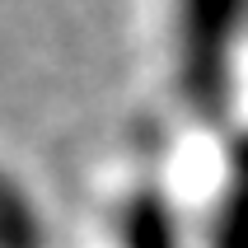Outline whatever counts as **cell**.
Returning <instances> with one entry per match:
<instances>
[{"instance_id":"7a4b0ae2","label":"cell","mask_w":248,"mask_h":248,"mask_svg":"<svg viewBox=\"0 0 248 248\" xmlns=\"http://www.w3.org/2000/svg\"><path fill=\"white\" fill-rule=\"evenodd\" d=\"M117 244L122 248H183L178 211L159 187H136L117 211Z\"/></svg>"},{"instance_id":"3957f363","label":"cell","mask_w":248,"mask_h":248,"mask_svg":"<svg viewBox=\"0 0 248 248\" xmlns=\"http://www.w3.org/2000/svg\"><path fill=\"white\" fill-rule=\"evenodd\" d=\"M0 248H42V220L24 187L0 173Z\"/></svg>"},{"instance_id":"6da1fadb","label":"cell","mask_w":248,"mask_h":248,"mask_svg":"<svg viewBox=\"0 0 248 248\" xmlns=\"http://www.w3.org/2000/svg\"><path fill=\"white\" fill-rule=\"evenodd\" d=\"M248 28V0H178L173 84L197 122H220L234 103V47Z\"/></svg>"},{"instance_id":"277c9868","label":"cell","mask_w":248,"mask_h":248,"mask_svg":"<svg viewBox=\"0 0 248 248\" xmlns=\"http://www.w3.org/2000/svg\"><path fill=\"white\" fill-rule=\"evenodd\" d=\"M206 248H248V192L225 187L206 216Z\"/></svg>"},{"instance_id":"5b68a950","label":"cell","mask_w":248,"mask_h":248,"mask_svg":"<svg viewBox=\"0 0 248 248\" xmlns=\"http://www.w3.org/2000/svg\"><path fill=\"white\" fill-rule=\"evenodd\" d=\"M225 164H230V187H244L248 192V131H239L225 150Z\"/></svg>"}]
</instances>
